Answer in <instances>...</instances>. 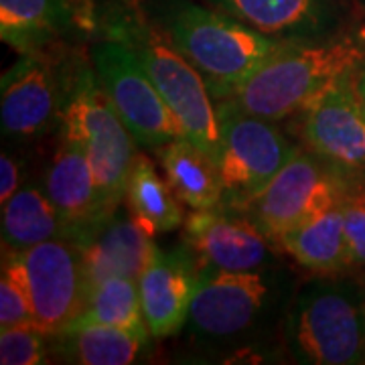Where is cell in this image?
I'll use <instances>...</instances> for the list:
<instances>
[{"label":"cell","mask_w":365,"mask_h":365,"mask_svg":"<svg viewBox=\"0 0 365 365\" xmlns=\"http://www.w3.org/2000/svg\"><path fill=\"white\" fill-rule=\"evenodd\" d=\"M294 274L274 262L248 272H211L199 278L185 333L203 351L256 353L284 323L297 292Z\"/></svg>","instance_id":"1"},{"label":"cell","mask_w":365,"mask_h":365,"mask_svg":"<svg viewBox=\"0 0 365 365\" xmlns=\"http://www.w3.org/2000/svg\"><path fill=\"white\" fill-rule=\"evenodd\" d=\"M96 23L104 37L124 43L136 55L179 118L185 136L215 160L220 150L217 104L203 76L150 19L143 0H98Z\"/></svg>","instance_id":"2"},{"label":"cell","mask_w":365,"mask_h":365,"mask_svg":"<svg viewBox=\"0 0 365 365\" xmlns=\"http://www.w3.org/2000/svg\"><path fill=\"white\" fill-rule=\"evenodd\" d=\"M365 66V26L345 25L313 41H292L220 102L280 122Z\"/></svg>","instance_id":"3"},{"label":"cell","mask_w":365,"mask_h":365,"mask_svg":"<svg viewBox=\"0 0 365 365\" xmlns=\"http://www.w3.org/2000/svg\"><path fill=\"white\" fill-rule=\"evenodd\" d=\"M143 4L170 43L203 76L215 102L227 98L288 43L262 35L195 0H143Z\"/></svg>","instance_id":"4"},{"label":"cell","mask_w":365,"mask_h":365,"mask_svg":"<svg viewBox=\"0 0 365 365\" xmlns=\"http://www.w3.org/2000/svg\"><path fill=\"white\" fill-rule=\"evenodd\" d=\"M280 331L297 364H364L365 292L341 274H317L297 288Z\"/></svg>","instance_id":"5"},{"label":"cell","mask_w":365,"mask_h":365,"mask_svg":"<svg viewBox=\"0 0 365 365\" xmlns=\"http://www.w3.org/2000/svg\"><path fill=\"white\" fill-rule=\"evenodd\" d=\"M88 63L66 43L23 53L0 79L2 136L25 143L59 130Z\"/></svg>","instance_id":"6"},{"label":"cell","mask_w":365,"mask_h":365,"mask_svg":"<svg viewBox=\"0 0 365 365\" xmlns=\"http://www.w3.org/2000/svg\"><path fill=\"white\" fill-rule=\"evenodd\" d=\"M220 116V150L215 167L223 189L222 207L244 211L268 182L297 157L300 148L272 120L250 114L227 102H215Z\"/></svg>","instance_id":"7"},{"label":"cell","mask_w":365,"mask_h":365,"mask_svg":"<svg viewBox=\"0 0 365 365\" xmlns=\"http://www.w3.org/2000/svg\"><path fill=\"white\" fill-rule=\"evenodd\" d=\"M59 132L83 144L96 173L102 207L106 215H112L126 197L136 140L98 86L91 61L79 76Z\"/></svg>","instance_id":"8"},{"label":"cell","mask_w":365,"mask_h":365,"mask_svg":"<svg viewBox=\"0 0 365 365\" xmlns=\"http://www.w3.org/2000/svg\"><path fill=\"white\" fill-rule=\"evenodd\" d=\"M351 175V170L341 169L313 150H299L240 213H246L278 246L280 237L297 225L343 203L355 187L349 181Z\"/></svg>","instance_id":"9"},{"label":"cell","mask_w":365,"mask_h":365,"mask_svg":"<svg viewBox=\"0 0 365 365\" xmlns=\"http://www.w3.org/2000/svg\"><path fill=\"white\" fill-rule=\"evenodd\" d=\"M90 61L98 86L138 146L157 150L185 136L179 118L124 43L108 37L93 43Z\"/></svg>","instance_id":"10"},{"label":"cell","mask_w":365,"mask_h":365,"mask_svg":"<svg viewBox=\"0 0 365 365\" xmlns=\"http://www.w3.org/2000/svg\"><path fill=\"white\" fill-rule=\"evenodd\" d=\"M182 248L199 278L211 272H248L278 262L272 240L246 213L217 207L193 211L182 223Z\"/></svg>","instance_id":"11"},{"label":"cell","mask_w":365,"mask_h":365,"mask_svg":"<svg viewBox=\"0 0 365 365\" xmlns=\"http://www.w3.org/2000/svg\"><path fill=\"white\" fill-rule=\"evenodd\" d=\"M16 254L31 290L35 325L47 335L61 333L88 299L81 248L71 240H51Z\"/></svg>","instance_id":"12"},{"label":"cell","mask_w":365,"mask_h":365,"mask_svg":"<svg viewBox=\"0 0 365 365\" xmlns=\"http://www.w3.org/2000/svg\"><path fill=\"white\" fill-rule=\"evenodd\" d=\"M351 76L327 88L300 112V130L314 155L341 169L365 173V110Z\"/></svg>","instance_id":"13"},{"label":"cell","mask_w":365,"mask_h":365,"mask_svg":"<svg viewBox=\"0 0 365 365\" xmlns=\"http://www.w3.org/2000/svg\"><path fill=\"white\" fill-rule=\"evenodd\" d=\"M43 187L78 246L110 217L102 207L90 157L76 136L59 132V146L45 170Z\"/></svg>","instance_id":"14"},{"label":"cell","mask_w":365,"mask_h":365,"mask_svg":"<svg viewBox=\"0 0 365 365\" xmlns=\"http://www.w3.org/2000/svg\"><path fill=\"white\" fill-rule=\"evenodd\" d=\"M199 287V272L189 252L157 248L138 276L144 321L153 339H167L181 333Z\"/></svg>","instance_id":"15"},{"label":"cell","mask_w":365,"mask_h":365,"mask_svg":"<svg viewBox=\"0 0 365 365\" xmlns=\"http://www.w3.org/2000/svg\"><path fill=\"white\" fill-rule=\"evenodd\" d=\"M240 23L278 41H313L327 37L345 21L343 0H203Z\"/></svg>","instance_id":"16"},{"label":"cell","mask_w":365,"mask_h":365,"mask_svg":"<svg viewBox=\"0 0 365 365\" xmlns=\"http://www.w3.org/2000/svg\"><path fill=\"white\" fill-rule=\"evenodd\" d=\"M88 290L110 276L136 278L157 252L155 235L146 232L128 209L118 207L93 234L79 244Z\"/></svg>","instance_id":"17"},{"label":"cell","mask_w":365,"mask_h":365,"mask_svg":"<svg viewBox=\"0 0 365 365\" xmlns=\"http://www.w3.org/2000/svg\"><path fill=\"white\" fill-rule=\"evenodd\" d=\"M86 33L76 0H0V39L23 55Z\"/></svg>","instance_id":"18"},{"label":"cell","mask_w":365,"mask_h":365,"mask_svg":"<svg viewBox=\"0 0 365 365\" xmlns=\"http://www.w3.org/2000/svg\"><path fill=\"white\" fill-rule=\"evenodd\" d=\"M278 246L313 274H343L351 268L343 203L333 205L280 237Z\"/></svg>","instance_id":"19"},{"label":"cell","mask_w":365,"mask_h":365,"mask_svg":"<svg viewBox=\"0 0 365 365\" xmlns=\"http://www.w3.org/2000/svg\"><path fill=\"white\" fill-rule=\"evenodd\" d=\"M150 339V333L114 327H67L57 335H49V351L63 364L128 365L140 359Z\"/></svg>","instance_id":"20"},{"label":"cell","mask_w":365,"mask_h":365,"mask_svg":"<svg viewBox=\"0 0 365 365\" xmlns=\"http://www.w3.org/2000/svg\"><path fill=\"white\" fill-rule=\"evenodd\" d=\"M165 179L182 205L207 211L223 205V189L215 160L187 136L175 138L155 150Z\"/></svg>","instance_id":"21"},{"label":"cell","mask_w":365,"mask_h":365,"mask_svg":"<svg viewBox=\"0 0 365 365\" xmlns=\"http://www.w3.org/2000/svg\"><path fill=\"white\" fill-rule=\"evenodd\" d=\"M2 248L23 252L51 240H71L61 213L43 185L26 182L2 203ZM73 242V240H71Z\"/></svg>","instance_id":"22"},{"label":"cell","mask_w":365,"mask_h":365,"mask_svg":"<svg viewBox=\"0 0 365 365\" xmlns=\"http://www.w3.org/2000/svg\"><path fill=\"white\" fill-rule=\"evenodd\" d=\"M126 209L146 232L169 234L185 223L182 203L165 177L158 175L155 163L138 153L126 185Z\"/></svg>","instance_id":"23"},{"label":"cell","mask_w":365,"mask_h":365,"mask_svg":"<svg viewBox=\"0 0 365 365\" xmlns=\"http://www.w3.org/2000/svg\"><path fill=\"white\" fill-rule=\"evenodd\" d=\"M83 325L114 327L134 333H148L138 280L124 276H110L93 284L88 290L83 311L78 314L76 321H71L69 327Z\"/></svg>","instance_id":"24"},{"label":"cell","mask_w":365,"mask_h":365,"mask_svg":"<svg viewBox=\"0 0 365 365\" xmlns=\"http://www.w3.org/2000/svg\"><path fill=\"white\" fill-rule=\"evenodd\" d=\"M16 325H35L33 299L26 284L25 270L13 250L2 248L0 270V329Z\"/></svg>","instance_id":"25"},{"label":"cell","mask_w":365,"mask_h":365,"mask_svg":"<svg viewBox=\"0 0 365 365\" xmlns=\"http://www.w3.org/2000/svg\"><path fill=\"white\" fill-rule=\"evenodd\" d=\"M51 357L49 335L37 325H16L0 329V364L41 365Z\"/></svg>","instance_id":"26"},{"label":"cell","mask_w":365,"mask_h":365,"mask_svg":"<svg viewBox=\"0 0 365 365\" xmlns=\"http://www.w3.org/2000/svg\"><path fill=\"white\" fill-rule=\"evenodd\" d=\"M343 215L353 266H365V187L355 185L345 197Z\"/></svg>","instance_id":"27"},{"label":"cell","mask_w":365,"mask_h":365,"mask_svg":"<svg viewBox=\"0 0 365 365\" xmlns=\"http://www.w3.org/2000/svg\"><path fill=\"white\" fill-rule=\"evenodd\" d=\"M23 160L4 148L0 155V203H6L23 187Z\"/></svg>","instance_id":"28"},{"label":"cell","mask_w":365,"mask_h":365,"mask_svg":"<svg viewBox=\"0 0 365 365\" xmlns=\"http://www.w3.org/2000/svg\"><path fill=\"white\" fill-rule=\"evenodd\" d=\"M76 2H78L79 16H81V23H83L86 33L98 29V23H96V6H98V0H76Z\"/></svg>","instance_id":"29"},{"label":"cell","mask_w":365,"mask_h":365,"mask_svg":"<svg viewBox=\"0 0 365 365\" xmlns=\"http://www.w3.org/2000/svg\"><path fill=\"white\" fill-rule=\"evenodd\" d=\"M351 86H353V90H355L357 100L361 102V106H364V110H365V66L359 67V69L353 73Z\"/></svg>","instance_id":"30"}]
</instances>
